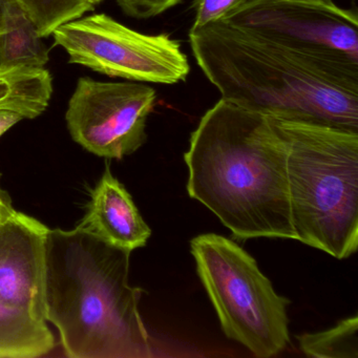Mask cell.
Listing matches in <instances>:
<instances>
[{"mask_svg": "<svg viewBox=\"0 0 358 358\" xmlns=\"http://www.w3.org/2000/svg\"><path fill=\"white\" fill-rule=\"evenodd\" d=\"M1 190H3V189H1V188H0V192H1Z\"/></svg>", "mask_w": 358, "mask_h": 358, "instance_id": "7402d4cb", "label": "cell"}, {"mask_svg": "<svg viewBox=\"0 0 358 358\" xmlns=\"http://www.w3.org/2000/svg\"><path fill=\"white\" fill-rule=\"evenodd\" d=\"M129 251L77 226L47 238L45 320L72 358H150L139 311L143 289L129 284Z\"/></svg>", "mask_w": 358, "mask_h": 358, "instance_id": "3957f363", "label": "cell"}, {"mask_svg": "<svg viewBox=\"0 0 358 358\" xmlns=\"http://www.w3.org/2000/svg\"><path fill=\"white\" fill-rule=\"evenodd\" d=\"M156 103L157 92L148 85L83 77L69 101L66 124L87 152L120 160L145 143L146 123Z\"/></svg>", "mask_w": 358, "mask_h": 358, "instance_id": "ba28073f", "label": "cell"}, {"mask_svg": "<svg viewBox=\"0 0 358 358\" xmlns=\"http://www.w3.org/2000/svg\"><path fill=\"white\" fill-rule=\"evenodd\" d=\"M78 227L129 252L145 246L152 236L131 194L113 176L108 164L92 192L91 202Z\"/></svg>", "mask_w": 358, "mask_h": 358, "instance_id": "30bf717a", "label": "cell"}, {"mask_svg": "<svg viewBox=\"0 0 358 358\" xmlns=\"http://www.w3.org/2000/svg\"><path fill=\"white\" fill-rule=\"evenodd\" d=\"M49 230L12 205L0 215V299L43 320Z\"/></svg>", "mask_w": 358, "mask_h": 358, "instance_id": "9c48e42d", "label": "cell"}, {"mask_svg": "<svg viewBox=\"0 0 358 358\" xmlns=\"http://www.w3.org/2000/svg\"><path fill=\"white\" fill-rule=\"evenodd\" d=\"M52 35L70 64L114 78L176 85L190 72L187 56L169 35L143 34L106 14L73 20Z\"/></svg>", "mask_w": 358, "mask_h": 358, "instance_id": "8992f818", "label": "cell"}, {"mask_svg": "<svg viewBox=\"0 0 358 358\" xmlns=\"http://www.w3.org/2000/svg\"><path fill=\"white\" fill-rule=\"evenodd\" d=\"M184 161L190 198L236 238L296 241L286 145L270 117L220 100L192 131Z\"/></svg>", "mask_w": 358, "mask_h": 358, "instance_id": "6da1fadb", "label": "cell"}, {"mask_svg": "<svg viewBox=\"0 0 358 358\" xmlns=\"http://www.w3.org/2000/svg\"><path fill=\"white\" fill-rule=\"evenodd\" d=\"M47 320L0 299V358H35L55 348Z\"/></svg>", "mask_w": 358, "mask_h": 358, "instance_id": "7c38bea8", "label": "cell"}, {"mask_svg": "<svg viewBox=\"0 0 358 358\" xmlns=\"http://www.w3.org/2000/svg\"><path fill=\"white\" fill-rule=\"evenodd\" d=\"M287 150L296 241L347 259L358 247V133L271 118Z\"/></svg>", "mask_w": 358, "mask_h": 358, "instance_id": "277c9868", "label": "cell"}, {"mask_svg": "<svg viewBox=\"0 0 358 358\" xmlns=\"http://www.w3.org/2000/svg\"><path fill=\"white\" fill-rule=\"evenodd\" d=\"M220 22L301 55L358 66L357 14L333 1L250 0Z\"/></svg>", "mask_w": 358, "mask_h": 358, "instance_id": "52a82bcc", "label": "cell"}, {"mask_svg": "<svg viewBox=\"0 0 358 358\" xmlns=\"http://www.w3.org/2000/svg\"><path fill=\"white\" fill-rule=\"evenodd\" d=\"M189 43L222 99L270 118L358 133V66L301 55L222 22L192 28Z\"/></svg>", "mask_w": 358, "mask_h": 358, "instance_id": "7a4b0ae2", "label": "cell"}, {"mask_svg": "<svg viewBox=\"0 0 358 358\" xmlns=\"http://www.w3.org/2000/svg\"><path fill=\"white\" fill-rule=\"evenodd\" d=\"M318 1H324V3H330L332 0H318Z\"/></svg>", "mask_w": 358, "mask_h": 358, "instance_id": "44dd1931", "label": "cell"}, {"mask_svg": "<svg viewBox=\"0 0 358 358\" xmlns=\"http://www.w3.org/2000/svg\"><path fill=\"white\" fill-rule=\"evenodd\" d=\"M43 38L68 22L83 17L94 9L87 0H20Z\"/></svg>", "mask_w": 358, "mask_h": 358, "instance_id": "5bb4252c", "label": "cell"}, {"mask_svg": "<svg viewBox=\"0 0 358 358\" xmlns=\"http://www.w3.org/2000/svg\"><path fill=\"white\" fill-rule=\"evenodd\" d=\"M250 0H196V16L192 29L222 22L226 16L249 3Z\"/></svg>", "mask_w": 358, "mask_h": 358, "instance_id": "9a60e30c", "label": "cell"}, {"mask_svg": "<svg viewBox=\"0 0 358 358\" xmlns=\"http://www.w3.org/2000/svg\"><path fill=\"white\" fill-rule=\"evenodd\" d=\"M199 278L228 338L253 355L269 358L290 341L287 307L255 259L236 242L215 234L190 241Z\"/></svg>", "mask_w": 358, "mask_h": 358, "instance_id": "5b68a950", "label": "cell"}, {"mask_svg": "<svg viewBox=\"0 0 358 358\" xmlns=\"http://www.w3.org/2000/svg\"><path fill=\"white\" fill-rule=\"evenodd\" d=\"M305 355L315 358H358L357 315L341 320L326 331L296 336Z\"/></svg>", "mask_w": 358, "mask_h": 358, "instance_id": "4fadbf2b", "label": "cell"}, {"mask_svg": "<svg viewBox=\"0 0 358 358\" xmlns=\"http://www.w3.org/2000/svg\"><path fill=\"white\" fill-rule=\"evenodd\" d=\"M127 15L136 20L156 17L183 0H115Z\"/></svg>", "mask_w": 358, "mask_h": 358, "instance_id": "2e32d148", "label": "cell"}, {"mask_svg": "<svg viewBox=\"0 0 358 358\" xmlns=\"http://www.w3.org/2000/svg\"><path fill=\"white\" fill-rule=\"evenodd\" d=\"M18 1H20V0H18Z\"/></svg>", "mask_w": 358, "mask_h": 358, "instance_id": "603a6c76", "label": "cell"}, {"mask_svg": "<svg viewBox=\"0 0 358 358\" xmlns=\"http://www.w3.org/2000/svg\"><path fill=\"white\" fill-rule=\"evenodd\" d=\"M24 119L26 118L15 110H0V137Z\"/></svg>", "mask_w": 358, "mask_h": 358, "instance_id": "e0dca14e", "label": "cell"}, {"mask_svg": "<svg viewBox=\"0 0 358 358\" xmlns=\"http://www.w3.org/2000/svg\"><path fill=\"white\" fill-rule=\"evenodd\" d=\"M0 66L45 69L50 50L18 0H3Z\"/></svg>", "mask_w": 358, "mask_h": 358, "instance_id": "8fae6325", "label": "cell"}, {"mask_svg": "<svg viewBox=\"0 0 358 358\" xmlns=\"http://www.w3.org/2000/svg\"><path fill=\"white\" fill-rule=\"evenodd\" d=\"M12 203L11 200H10L8 194H6L3 190L0 192V215H3V211L8 208V207L11 206Z\"/></svg>", "mask_w": 358, "mask_h": 358, "instance_id": "ac0fdd59", "label": "cell"}, {"mask_svg": "<svg viewBox=\"0 0 358 358\" xmlns=\"http://www.w3.org/2000/svg\"><path fill=\"white\" fill-rule=\"evenodd\" d=\"M87 1L91 3L93 7H95L96 5H99L100 3H102L103 0H87Z\"/></svg>", "mask_w": 358, "mask_h": 358, "instance_id": "d6986e66", "label": "cell"}, {"mask_svg": "<svg viewBox=\"0 0 358 358\" xmlns=\"http://www.w3.org/2000/svg\"><path fill=\"white\" fill-rule=\"evenodd\" d=\"M1 14H3V0H0V32H1Z\"/></svg>", "mask_w": 358, "mask_h": 358, "instance_id": "ffe728a7", "label": "cell"}]
</instances>
